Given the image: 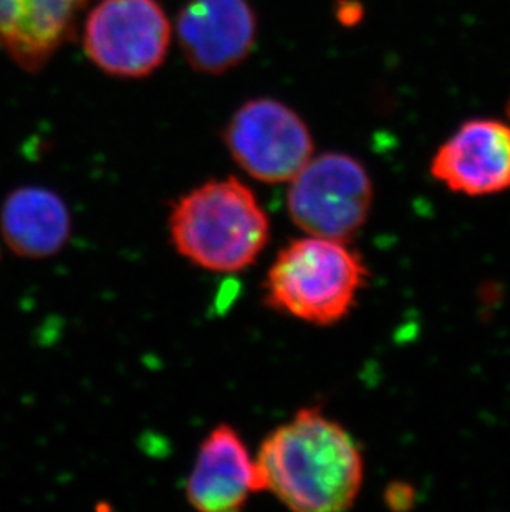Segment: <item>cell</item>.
Returning a JSON list of instances; mask_svg holds the SVG:
<instances>
[{"label":"cell","instance_id":"cell-9","mask_svg":"<svg viewBox=\"0 0 510 512\" xmlns=\"http://www.w3.org/2000/svg\"><path fill=\"white\" fill-rule=\"evenodd\" d=\"M259 493L255 459L232 426L219 425L201 443L186 498L203 512L239 511Z\"/></svg>","mask_w":510,"mask_h":512},{"label":"cell","instance_id":"cell-6","mask_svg":"<svg viewBox=\"0 0 510 512\" xmlns=\"http://www.w3.org/2000/svg\"><path fill=\"white\" fill-rule=\"evenodd\" d=\"M224 143L232 160L260 183H289L313 156L307 123L274 98H254L237 108Z\"/></svg>","mask_w":510,"mask_h":512},{"label":"cell","instance_id":"cell-11","mask_svg":"<svg viewBox=\"0 0 510 512\" xmlns=\"http://www.w3.org/2000/svg\"><path fill=\"white\" fill-rule=\"evenodd\" d=\"M0 234L15 256L40 261L67 246L72 218L52 189L22 186L7 194L0 206Z\"/></svg>","mask_w":510,"mask_h":512},{"label":"cell","instance_id":"cell-10","mask_svg":"<svg viewBox=\"0 0 510 512\" xmlns=\"http://www.w3.org/2000/svg\"><path fill=\"white\" fill-rule=\"evenodd\" d=\"M90 0H0V47L19 67L39 72L73 35Z\"/></svg>","mask_w":510,"mask_h":512},{"label":"cell","instance_id":"cell-3","mask_svg":"<svg viewBox=\"0 0 510 512\" xmlns=\"http://www.w3.org/2000/svg\"><path fill=\"white\" fill-rule=\"evenodd\" d=\"M368 271L347 242L305 236L280 249L265 277V304L313 325L337 324L352 310Z\"/></svg>","mask_w":510,"mask_h":512},{"label":"cell","instance_id":"cell-12","mask_svg":"<svg viewBox=\"0 0 510 512\" xmlns=\"http://www.w3.org/2000/svg\"><path fill=\"white\" fill-rule=\"evenodd\" d=\"M507 112H509V116H510V102H509V108H507Z\"/></svg>","mask_w":510,"mask_h":512},{"label":"cell","instance_id":"cell-5","mask_svg":"<svg viewBox=\"0 0 510 512\" xmlns=\"http://www.w3.org/2000/svg\"><path fill=\"white\" fill-rule=\"evenodd\" d=\"M171 45V22L158 0H100L83 25V49L102 72L148 77Z\"/></svg>","mask_w":510,"mask_h":512},{"label":"cell","instance_id":"cell-2","mask_svg":"<svg viewBox=\"0 0 510 512\" xmlns=\"http://www.w3.org/2000/svg\"><path fill=\"white\" fill-rule=\"evenodd\" d=\"M176 251L194 266L234 274L252 266L270 239V219L241 179H211L179 198L168 219Z\"/></svg>","mask_w":510,"mask_h":512},{"label":"cell","instance_id":"cell-4","mask_svg":"<svg viewBox=\"0 0 510 512\" xmlns=\"http://www.w3.org/2000/svg\"><path fill=\"white\" fill-rule=\"evenodd\" d=\"M289 183L290 219L308 236L348 242L370 216L373 183L365 166L353 156H312Z\"/></svg>","mask_w":510,"mask_h":512},{"label":"cell","instance_id":"cell-7","mask_svg":"<svg viewBox=\"0 0 510 512\" xmlns=\"http://www.w3.org/2000/svg\"><path fill=\"white\" fill-rule=\"evenodd\" d=\"M176 37L196 72L222 75L254 50L257 15L249 0H188L178 15Z\"/></svg>","mask_w":510,"mask_h":512},{"label":"cell","instance_id":"cell-1","mask_svg":"<svg viewBox=\"0 0 510 512\" xmlns=\"http://www.w3.org/2000/svg\"><path fill=\"white\" fill-rule=\"evenodd\" d=\"M255 468L259 493L269 491L299 512L352 508L365 476L355 440L318 408H304L272 431L260 445Z\"/></svg>","mask_w":510,"mask_h":512},{"label":"cell","instance_id":"cell-8","mask_svg":"<svg viewBox=\"0 0 510 512\" xmlns=\"http://www.w3.org/2000/svg\"><path fill=\"white\" fill-rule=\"evenodd\" d=\"M431 174L454 193L489 196L510 188V126L469 120L444 141Z\"/></svg>","mask_w":510,"mask_h":512}]
</instances>
